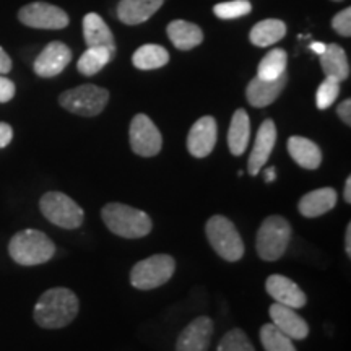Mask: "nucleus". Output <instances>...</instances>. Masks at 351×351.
Listing matches in <instances>:
<instances>
[{
	"mask_svg": "<svg viewBox=\"0 0 351 351\" xmlns=\"http://www.w3.org/2000/svg\"><path fill=\"white\" fill-rule=\"evenodd\" d=\"M78 298L69 288H51L39 298L33 315L39 327L62 328L77 317Z\"/></svg>",
	"mask_w": 351,
	"mask_h": 351,
	"instance_id": "1",
	"label": "nucleus"
},
{
	"mask_svg": "<svg viewBox=\"0 0 351 351\" xmlns=\"http://www.w3.org/2000/svg\"><path fill=\"white\" fill-rule=\"evenodd\" d=\"M104 225L116 236L125 239H138L150 234L153 223L143 210L124 204H108L101 210Z\"/></svg>",
	"mask_w": 351,
	"mask_h": 351,
	"instance_id": "2",
	"label": "nucleus"
},
{
	"mask_svg": "<svg viewBox=\"0 0 351 351\" xmlns=\"http://www.w3.org/2000/svg\"><path fill=\"white\" fill-rule=\"evenodd\" d=\"M10 257L20 265H41L49 262L56 254V245L46 234L38 230L16 232L8 244Z\"/></svg>",
	"mask_w": 351,
	"mask_h": 351,
	"instance_id": "3",
	"label": "nucleus"
},
{
	"mask_svg": "<svg viewBox=\"0 0 351 351\" xmlns=\"http://www.w3.org/2000/svg\"><path fill=\"white\" fill-rule=\"evenodd\" d=\"M205 232L213 251L225 261L238 262L244 256L243 238L231 219L223 215H215L207 221Z\"/></svg>",
	"mask_w": 351,
	"mask_h": 351,
	"instance_id": "4",
	"label": "nucleus"
},
{
	"mask_svg": "<svg viewBox=\"0 0 351 351\" xmlns=\"http://www.w3.org/2000/svg\"><path fill=\"white\" fill-rule=\"evenodd\" d=\"M291 241V226L283 217L274 215L265 218L257 231L256 247L262 261L275 262L287 252Z\"/></svg>",
	"mask_w": 351,
	"mask_h": 351,
	"instance_id": "5",
	"label": "nucleus"
},
{
	"mask_svg": "<svg viewBox=\"0 0 351 351\" xmlns=\"http://www.w3.org/2000/svg\"><path fill=\"white\" fill-rule=\"evenodd\" d=\"M176 261L168 254H156L137 262L130 271L132 287L148 291L168 283L174 275Z\"/></svg>",
	"mask_w": 351,
	"mask_h": 351,
	"instance_id": "6",
	"label": "nucleus"
},
{
	"mask_svg": "<svg viewBox=\"0 0 351 351\" xmlns=\"http://www.w3.org/2000/svg\"><path fill=\"white\" fill-rule=\"evenodd\" d=\"M109 101V91L96 85H82L64 91L59 103L69 112L83 117H93L103 112Z\"/></svg>",
	"mask_w": 351,
	"mask_h": 351,
	"instance_id": "7",
	"label": "nucleus"
},
{
	"mask_svg": "<svg viewBox=\"0 0 351 351\" xmlns=\"http://www.w3.org/2000/svg\"><path fill=\"white\" fill-rule=\"evenodd\" d=\"M39 207L52 225L64 228V230H77L82 226L83 218H85L80 205L62 192L44 194L39 202Z\"/></svg>",
	"mask_w": 351,
	"mask_h": 351,
	"instance_id": "8",
	"label": "nucleus"
},
{
	"mask_svg": "<svg viewBox=\"0 0 351 351\" xmlns=\"http://www.w3.org/2000/svg\"><path fill=\"white\" fill-rule=\"evenodd\" d=\"M129 137L132 152L143 158L156 156L163 147V137L160 130L145 114H137L132 119Z\"/></svg>",
	"mask_w": 351,
	"mask_h": 351,
	"instance_id": "9",
	"label": "nucleus"
},
{
	"mask_svg": "<svg viewBox=\"0 0 351 351\" xmlns=\"http://www.w3.org/2000/svg\"><path fill=\"white\" fill-rule=\"evenodd\" d=\"M19 20L29 28L62 29L69 26V15L62 8L46 2H33L19 12Z\"/></svg>",
	"mask_w": 351,
	"mask_h": 351,
	"instance_id": "10",
	"label": "nucleus"
},
{
	"mask_svg": "<svg viewBox=\"0 0 351 351\" xmlns=\"http://www.w3.org/2000/svg\"><path fill=\"white\" fill-rule=\"evenodd\" d=\"M70 60H72V51H70L67 44L54 41L47 44L41 51V54L36 57L33 69L36 75L43 78H52L62 73L64 69L70 64Z\"/></svg>",
	"mask_w": 351,
	"mask_h": 351,
	"instance_id": "11",
	"label": "nucleus"
},
{
	"mask_svg": "<svg viewBox=\"0 0 351 351\" xmlns=\"http://www.w3.org/2000/svg\"><path fill=\"white\" fill-rule=\"evenodd\" d=\"M217 121L212 116H204L192 125L187 135V150L194 158H205L217 145Z\"/></svg>",
	"mask_w": 351,
	"mask_h": 351,
	"instance_id": "12",
	"label": "nucleus"
},
{
	"mask_svg": "<svg viewBox=\"0 0 351 351\" xmlns=\"http://www.w3.org/2000/svg\"><path fill=\"white\" fill-rule=\"evenodd\" d=\"M213 335V320L197 317L184 328L176 341V351H208Z\"/></svg>",
	"mask_w": 351,
	"mask_h": 351,
	"instance_id": "13",
	"label": "nucleus"
},
{
	"mask_svg": "<svg viewBox=\"0 0 351 351\" xmlns=\"http://www.w3.org/2000/svg\"><path fill=\"white\" fill-rule=\"evenodd\" d=\"M265 289L276 302L293 309L304 307L307 302L304 291L285 275H270L265 282Z\"/></svg>",
	"mask_w": 351,
	"mask_h": 351,
	"instance_id": "14",
	"label": "nucleus"
},
{
	"mask_svg": "<svg viewBox=\"0 0 351 351\" xmlns=\"http://www.w3.org/2000/svg\"><path fill=\"white\" fill-rule=\"evenodd\" d=\"M276 143V125L274 121L267 119L262 122L261 129L257 132L256 142H254V148L249 156V174L257 176L261 169L265 166L267 161L274 152V147Z\"/></svg>",
	"mask_w": 351,
	"mask_h": 351,
	"instance_id": "15",
	"label": "nucleus"
},
{
	"mask_svg": "<svg viewBox=\"0 0 351 351\" xmlns=\"http://www.w3.org/2000/svg\"><path fill=\"white\" fill-rule=\"evenodd\" d=\"M270 317L271 324L291 340H304L309 335V326L293 307L275 302L270 306Z\"/></svg>",
	"mask_w": 351,
	"mask_h": 351,
	"instance_id": "16",
	"label": "nucleus"
},
{
	"mask_svg": "<svg viewBox=\"0 0 351 351\" xmlns=\"http://www.w3.org/2000/svg\"><path fill=\"white\" fill-rule=\"evenodd\" d=\"M288 83V73L285 72L282 77H278L276 80H262V78H252L249 82L247 90H245V96H247L249 104H252L254 108H267L270 106L274 101L278 98L280 93L283 91V88Z\"/></svg>",
	"mask_w": 351,
	"mask_h": 351,
	"instance_id": "17",
	"label": "nucleus"
},
{
	"mask_svg": "<svg viewBox=\"0 0 351 351\" xmlns=\"http://www.w3.org/2000/svg\"><path fill=\"white\" fill-rule=\"evenodd\" d=\"M337 205V192L332 187L315 189L309 194L302 195V199L298 204V210L302 217L306 218H317L326 215L327 212Z\"/></svg>",
	"mask_w": 351,
	"mask_h": 351,
	"instance_id": "18",
	"label": "nucleus"
},
{
	"mask_svg": "<svg viewBox=\"0 0 351 351\" xmlns=\"http://www.w3.org/2000/svg\"><path fill=\"white\" fill-rule=\"evenodd\" d=\"M165 0H121L117 16L125 25H140L160 10Z\"/></svg>",
	"mask_w": 351,
	"mask_h": 351,
	"instance_id": "19",
	"label": "nucleus"
},
{
	"mask_svg": "<svg viewBox=\"0 0 351 351\" xmlns=\"http://www.w3.org/2000/svg\"><path fill=\"white\" fill-rule=\"evenodd\" d=\"M288 153L301 168L314 171L322 163V152L313 140L306 137H291L288 140Z\"/></svg>",
	"mask_w": 351,
	"mask_h": 351,
	"instance_id": "20",
	"label": "nucleus"
},
{
	"mask_svg": "<svg viewBox=\"0 0 351 351\" xmlns=\"http://www.w3.org/2000/svg\"><path fill=\"white\" fill-rule=\"evenodd\" d=\"M320 65H322L326 77L337 82H345L350 77V64L345 51L339 44H328L326 51L320 54Z\"/></svg>",
	"mask_w": 351,
	"mask_h": 351,
	"instance_id": "21",
	"label": "nucleus"
},
{
	"mask_svg": "<svg viewBox=\"0 0 351 351\" xmlns=\"http://www.w3.org/2000/svg\"><path fill=\"white\" fill-rule=\"evenodd\" d=\"M251 138V121L244 109H238L231 119L228 130V147L234 156H241L245 152Z\"/></svg>",
	"mask_w": 351,
	"mask_h": 351,
	"instance_id": "22",
	"label": "nucleus"
},
{
	"mask_svg": "<svg viewBox=\"0 0 351 351\" xmlns=\"http://www.w3.org/2000/svg\"><path fill=\"white\" fill-rule=\"evenodd\" d=\"M168 36L178 49H194L204 41V33L199 26L184 20H174L168 25Z\"/></svg>",
	"mask_w": 351,
	"mask_h": 351,
	"instance_id": "23",
	"label": "nucleus"
},
{
	"mask_svg": "<svg viewBox=\"0 0 351 351\" xmlns=\"http://www.w3.org/2000/svg\"><path fill=\"white\" fill-rule=\"evenodd\" d=\"M83 36L88 47L104 46V47H116L114 36L104 20L98 13H88L83 19Z\"/></svg>",
	"mask_w": 351,
	"mask_h": 351,
	"instance_id": "24",
	"label": "nucleus"
},
{
	"mask_svg": "<svg viewBox=\"0 0 351 351\" xmlns=\"http://www.w3.org/2000/svg\"><path fill=\"white\" fill-rule=\"evenodd\" d=\"M116 54V47H104V46H96V47H88L83 52L80 60H78L77 69L82 75L93 77L96 73L101 72L106 65L114 59Z\"/></svg>",
	"mask_w": 351,
	"mask_h": 351,
	"instance_id": "25",
	"label": "nucleus"
},
{
	"mask_svg": "<svg viewBox=\"0 0 351 351\" xmlns=\"http://www.w3.org/2000/svg\"><path fill=\"white\" fill-rule=\"evenodd\" d=\"M287 34V25L282 20H263L251 29V43L257 47H267L278 43Z\"/></svg>",
	"mask_w": 351,
	"mask_h": 351,
	"instance_id": "26",
	"label": "nucleus"
},
{
	"mask_svg": "<svg viewBox=\"0 0 351 351\" xmlns=\"http://www.w3.org/2000/svg\"><path fill=\"white\" fill-rule=\"evenodd\" d=\"M132 62L140 70H155L165 67L169 62V54L158 44H145L134 52Z\"/></svg>",
	"mask_w": 351,
	"mask_h": 351,
	"instance_id": "27",
	"label": "nucleus"
},
{
	"mask_svg": "<svg viewBox=\"0 0 351 351\" xmlns=\"http://www.w3.org/2000/svg\"><path fill=\"white\" fill-rule=\"evenodd\" d=\"M287 64L288 54L283 49H274L267 52L262 62L258 64L257 77L262 78V80H276V78L282 77L287 72Z\"/></svg>",
	"mask_w": 351,
	"mask_h": 351,
	"instance_id": "28",
	"label": "nucleus"
},
{
	"mask_svg": "<svg viewBox=\"0 0 351 351\" xmlns=\"http://www.w3.org/2000/svg\"><path fill=\"white\" fill-rule=\"evenodd\" d=\"M261 341L265 351H296L293 340L276 328L274 324H265L261 328Z\"/></svg>",
	"mask_w": 351,
	"mask_h": 351,
	"instance_id": "29",
	"label": "nucleus"
},
{
	"mask_svg": "<svg viewBox=\"0 0 351 351\" xmlns=\"http://www.w3.org/2000/svg\"><path fill=\"white\" fill-rule=\"evenodd\" d=\"M252 5L249 0H231V2H223L213 7V13L221 20H236L241 16L251 13Z\"/></svg>",
	"mask_w": 351,
	"mask_h": 351,
	"instance_id": "30",
	"label": "nucleus"
},
{
	"mask_svg": "<svg viewBox=\"0 0 351 351\" xmlns=\"http://www.w3.org/2000/svg\"><path fill=\"white\" fill-rule=\"evenodd\" d=\"M217 351H256L254 345L241 328H232L219 341Z\"/></svg>",
	"mask_w": 351,
	"mask_h": 351,
	"instance_id": "31",
	"label": "nucleus"
},
{
	"mask_svg": "<svg viewBox=\"0 0 351 351\" xmlns=\"http://www.w3.org/2000/svg\"><path fill=\"white\" fill-rule=\"evenodd\" d=\"M340 93V82L333 80V78H326L320 86L317 88V95H315V103L319 109H327L335 103L337 96Z\"/></svg>",
	"mask_w": 351,
	"mask_h": 351,
	"instance_id": "32",
	"label": "nucleus"
},
{
	"mask_svg": "<svg viewBox=\"0 0 351 351\" xmlns=\"http://www.w3.org/2000/svg\"><path fill=\"white\" fill-rule=\"evenodd\" d=\"M332 28L335 29L340 36H351V8L346 7L345 10L337 13L332 20Z\"/></svg>",
	"mask_w": 351,
	"mask_h": 351,
	"instance_id": "33",
	"label": "nucleus"
},
{
	"mask_svg": "<svg viewBox=\"0 0 351 351\" xmlns=\"http://www.w3.org/2000/svg\"><path fill=\"white\" fill-rule=\"evenodd\" d=\"M15 96V83L0 75V103H8Z\"/></svg>",
	"mask_w": 351,
	"mask_h": 351,
	"instance_id": "34",
	"label": "nucleus"
},
{
	"mask_svg": "<svg viewBox=\"0 0 351 351\" xmlns=\"http://www.w3.org/2000/svg\"><path fill=\"white\" fill-rule=\"evenodd\" d=\"M337 114L346 125H351V101L345 99L343 103H340L339 108H337Z\"/></svg>",
	"mask_w": 351,
	"mask_h": 351,
	"instance_id": "35",
	"label": "nucleus"
},
{
	"mask_svg": "<svg viewBox=\"0 0 351 351\" xmlns=\"http://www.w3.org/2000/svg\"><path fill=\"white\" fill-rule=\"evenodd\" d=\"M13 138V130L12 127L5 124V122H0V148H5Z\"/></svg>",
	"mask_w": 351,
	"mask_h": 351,
	"instance_id": "36",
	"label": "nucleus"
},
{
	"mask_svg": "<svg viewBox=\"0 0 351 351\" xmlns=\"http://www.w3.org/2000/svg\"><path fill=\"white\" fill-rule=\"evenodd\" d=\"M12 70V59L5 51L0 47V75H5Z\"/></svg>",
	"mask_w": 351,
	"mask_h": 351,
	"instance_id": "37",
	"label": "nucleus"
},
{
	"mask_svg": "<svg viewBox=\"0 0 351 351\" xmlns=\"http://www.w3.org/2000/svg\"><path fill=\"white\" fill-rule=\"evenodd\" d=\"M345 252L346 256L351 257V223L346 226V231H345Z\"/></svg>",
	"mask_w": 351,
	"mask_h": 351,
	"instance_id": "38",
	"label": "nucleus"
},
{
	"mask_svg": "<svg viewBox=\"0 0 351 351\" xmlns=\"http://www.w3.org/2000/svg\"><path fill=\"white\" fill-rule=\"evenodd\" d=\"M343 197L346 204H351V176H348L345 181V189H343Z\"/></svg>",
	"mask_w": 351,
	"mask_h": 351,
	"instance_id": "39",
	"label": "nucleus"
},
{
	"mask_svg": "<svg viewBox=\"0 0 351 351\" xmlns=\"http://www.w3.org/2000/svg\"><path fill=\"white\" fill-rule=\"evenodd\" d=\"M263 179H265V182H274L276 179V169L275 166H270V168H267L265 171V176H263Z\"/></svg>",
	"mask_w": 351,
	"mask_h": 351,
	"instance_id": "40",
	"label": "nucleus"
},
{
	"mask_svg": "<svg viewBox=\"0 0 351 351\" xmlns=\"http://www.w3.org/2000/svg\"><path fill=\"white\" fill-rule=\"evenodd\" d=\"M326 47H327V44H324V43H313L311 44V49H313L315 54H322L324 51H326Z\"/></svg>",
	"mask_w": 351,
	"mask_h": 351,
	"instance_id": "41",
	"label": "nucleus"
},
{
	"mask_svg": "<svg viewBox=\"0 0 351 351\" xmlns=\"http://www.w3.org/2000/svg\"><path fill=\"white\" fill-rule=\"evenodd\" d=\"M335 2H339V0H335Z\"/></svg>",
	"mask_w": 351,
	"mask_h": 351,
	"instance_id": "42",
	"label": "nucleus"
}]
</instances>
